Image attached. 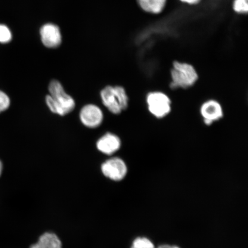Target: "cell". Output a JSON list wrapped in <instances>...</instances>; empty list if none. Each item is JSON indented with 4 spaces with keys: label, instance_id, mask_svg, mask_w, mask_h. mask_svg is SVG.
I'll return each mask as SVG.
<instances>
[{
    "label": "cell",
    "instance_id": "15",
    "mask_svg": "<svg viewBox=\"0 0 248 248\" xmlns=\"http://www.w3.org/2000/svg\"><path fill=\"white\" fill-rule=\"evenodd\" d=\"M10 104L11 101L8 95L4 92L0 91V113L8 109Z\"/></svg>",
    "mask_w": 248,
    "mask_h": 248
},
{
    "label": "cell",
    "instance_id": "6",
    "mask_svg": "<svg viewBox=\"0 0 248 248\" xmlns=\"http://www.w3.org/2000/svg\"><path fill=\"white\" fill-rule=\"evenodd\" d=\"M80 122L89 128H96L103 121L104 114L101 108L95 105L89 104L83 107L79 113Z\"/></svg>",
    "mask_w": 248,
    "mask_h": 248
},
{
    "label": "cell",
    "instance_id": "1",
    "mask_svg": "<svg viewBox=\"0 0 248 248\" xmlns=\"http://www.w3.org/2000/svg\"><path fill=\"white\" fill-rule=\"evenodd\" d=\"M49 94L46 97V105L51 112L65 116L75 108L76 102L71 96L67 94L63 86L57 80H52L48 86Z\"/></svg>",
    "mask_w": 248,
    "mask_h": 248
},
{
    "label": "cell",
    "instance_id": "10",
    "mask_svg": "<svg viewBox=\"0 0 248 248\" xmlns=\"http://www.w3.org/2000/svg\"><path fill=\"white\" fill-rule=\"evenodd\" d=\"M136 2L145 13L158 15L165 9L167 0H136Z\"/></svg>",
    "mask_w": 248,
    "mask_h": 248
},
{
    "label": "cell",
    "instance_id": "16",
    "mask_svg": "<svg viewBox=\"0 0 248 248\" xmlns=\"http://www.w3.org/2000/svg\"><path fill=\"white\" fill-rule=\"evenodd\" d=\"M179 1L187 5H196L199 4L202 0H179Z\"/></svg>",
    "mask_w": 248,
    "mask_h": 248
},
{
    "label": "cell",
    "instance_id": "18",
    "mask_svg": "<svg viewBox=\"0 0 248 248\" xmlns=\"http://www.w3.org/2000/svg\"><path fill=\"white\" fill-rule=\"evenodd\" d=\"M2 163L1 162V161L0 160V176H1L2 171Z\"/></svg>",
    "mask_w": 248,
    "mask_h": 248
},
{
    "label": "cell",
    "instance_id": "9",
    "mask_svg": "<svg viewBox=\"0 0 248 248\" xmlns=\"http://www.w3.org/2000/svg\"><path fill=\"white\" fill-rule=\"evenodd\" d=\"M122 141L119 136L111 133L102 136L97 142V148L101 153L111 155L120 150Z\"/></svg>",
    "mask_w": 248,
    "mask_h": 248
},
{
    "label": "cell",
    "instance_id": "7",
    "mask_svg": "<svg viewBox=\"0 0 248 248\" xmlns=\"http://www.w3.org/2000/svg\"><path fill=\"white\" fill-rule=\"evenodd\" d=\"M40 35L42 42L46 47L56 48L62 43V34L60 27L53 23H46L40 28Z\"/></svg>",
    "mask_w": 248,
    "mask_h": 248
},
{
    "label": "cell",
    "instance_id": "11",
    "mask_svg": "<svg viewBox=\"0 0 248 248\" xmlns=\"http://www.w3.org/2000/svg\"><path fill=\"white\" fill-rule=\"evenodd\" d=\"M37 243L41 248H62L60 238L52 232H45L42 234Z\"/></svg>",
    "mask_w": 248,
    "mask_h": 248
},
{
    "label": "cell",
    "instance_id": "17",
    "mask_svg": "<svg viewBox=\"0 0 248 248\" xmlns=\"http://www.w3.org/2000/svg\"><path fill=\"white\" fill-rule=\"evenodd\" d=\"M30 248H41V247L39 246L38 243H36L35 244L32 245V246H31Z\"/></svg>",
    "mask_w": 248,
    "mask_h": 248
},
{
    "label": "cell",
    "instance_id": "3",
    "mask_svg": "<svg viewBox=\"0 0 248 248\" xmlns=\"http://www.w3.org/2000/svg\"><path fill=\"white\" fill-rule=\"evenodd\" d=\"M100 94L102 103L111 113L119 114L128 107V96L122 86H107Z\"/></svg>",
    "mask_w": 248,
    "mask_h": 248
},
{
    "label": "cell",
    "instance_id": "2",
    "mask_svg": "<svg viewBox=\"0 0 248 248\" xmlns=\"http://www.w3.org/2000/svg\"><path fill=\"white\" fill-rule=\"evenodd\" d=\"M170 88L186 89L195 84L198 79V74L193 65L186 62L174 61L170 70Z\"/></svg>",
    "mask_w": 248,
    "mask_h": 248
},
{
    "label": "cell",
    "instance_id": "12",
    "mask_svg": "<svg viewBox=\"0 0 248 248\" xmlns=\"http://www.w3.org/2000/svg\"><path fill=\"white\" fill-rule=\"evenodd\" d=\"M232 7L235 13L247 15L248 11V0H233Z\"/></svg>",
    "mask_w": 248,
    "mask_h": 248
},
{
    "label": "cell",
    "instance_id": "13",
    "mask_svg": "<svg viewBox=\"0 0 248 248\" xmlns=\"http://www.w3.org/2000/svg\"><path fill=\"white\" fill-rule=\"evenodd\" d=\"M131 248H155L154 245L146 238L139 237L133 241Z\"/></svg>",
    "mask_w": 248,
    "mask_h": 248
},
{
    "label": "cell",
    "instance_id": "5",
    "mask_svg": "<svg viewBox=\"0 0 248 248\" xmlns=\"http://www.w3.org/2000/svg\"><path fill=\"white\" fill-rule=\"evenodd\" d=\"M101 170L106 177L114 181H122L128 172L126 164L120 157H112L101 166Z\"/></svg>",
    "mask_w": 248,
    "mask_h": 248
},
{
    "label": "cell",
    "instance_id": "19",
    "mask_svg": "<svg viewBox=\"0 0 248 248\" xmlns=\"http://www.w3.org/2000/svg\"><path fill=\"white\" fill-rule=\"evenodd\" d=\"M170 248H179L178 247H176V246H170Z\"/></svg>",
    "mask_w": 248,
    "mask_h": 248
},
{
    "label": "cell",
    "instance_id": "4",
    "mask_svg": "<svg viewBox=\"0 0 248 248\" xmlns=\"http://www.w3.org/2000/svg\"><path fill=\"white\" fill-rule=\"evenodd\" d=\"M146 101L149 111L157 119H163L171 110V101L169 96L163 92L148 93Z\"/></svg>",
    "mask_w": 248,
    "mask_h": 248
},
{
    "label": "cell",
    "instance_id": "8",
    "mask_svg": "<svg viewBox=\"0 0 248 248\" xmlns=\"http://www.w3.org/2000/svg\"><path fill=\"white\" fill-rule=\"evenodd\" d=\"M200 113L206 125H210L224 116L221 104L218 101L210 100L202 105Z\"/></svg>",
    "mask_w": 248,
    "mask_h": 248
},
{
    "label": "cell",
    "instance_id": "14",
    "mask_svg": "<svg viewBox=\"0 0 248 248\" xmlns=\"http://www.w3.org/2000/svg\"><path fill=\"white\" fill-rule=\"evenodd\" d=\"M12 33L9 28L5 25L0 24V43H7L11 41Z\"/></svg>",
    "mask_w": 248,
    "mask_h": 248
}]
</instances>
